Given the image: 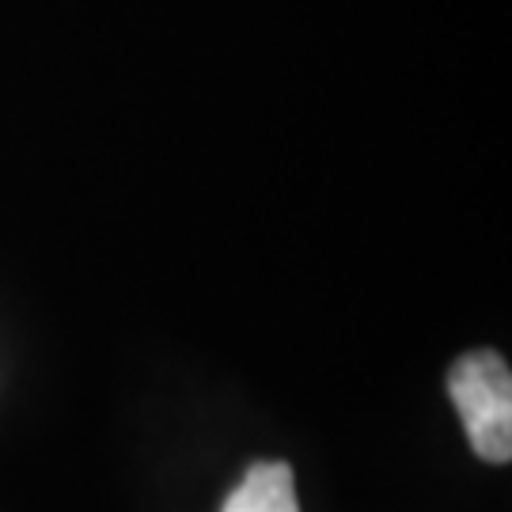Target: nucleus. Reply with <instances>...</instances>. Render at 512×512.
I'll return each instance as SVG.
<instances>
[{
    "mask_svg": "<svg viewBox=\"0 0 512 512\" xmlns=\"http://www.w3.org/2000/svg\"><path fill=\"white\" fill-rule=\"evenodd\" d=\"M448 395L456 403L467 440L486 463L512 456V376L509 361L494 349L463 353L448 372Z\"/></svg>",
    "mask_w": 512,
    "mask_h": 512,
    "instance_id": "obj_1",
    "label": "nucleus"
},
{
    "mask_svg": "<svg viewBox=\"0 0 512 512\" xmlns=\"http://www.w3.org/2000/svg\"><path fill=\"white\" fill-rule=\"evenodd\" d=\"M220 512H300L289 463H255Z\"/></svg>",
    "mask_w": 512,
    "mask_h": 512,
    "instance_id": "obj_2",
    "label": "nucleus"
}]
</instances>
